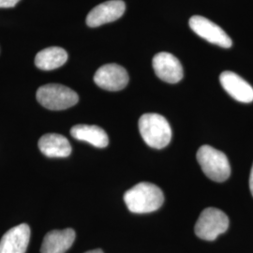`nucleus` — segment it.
I'll list each match as a JSON object with an SVG mask.
<instances>
[{"label":"nucleus","mask_w":253,"mask_h":253,"mask_svg":"<svg viewBox=\"0 0 253 253\" xmlns=\"http://www.w3.org/2000/svg\"><path fill=\"white\" fill-rule=\"evenodd\" d=\"M124 201L130 212L145 214L161 208L164 202V195L163 190L156 185L141 182L126 191Z\"/></svg>","instance_id":"obj_1"},{"label":"nucleus","mask_w":253,"mask_h":253,"mask_svg":"<svg viewBox=\"0 0 253 253\" xmlns=\"http://www.w3.org/2000/svg\"><path fill=\"white\" fill-rule=\"evenodd\" d=\"M139 130L146 145L162 149L172 139V128L166 118L159 114H145L139 119Z\"/></svg>","instance_id":"obj_2"},{"label":"nucleus","mask_w":253,"mask_h":253,"mask_svg":"<svg viewBox=\"0 0 253 253\" xmlns=\"http://www.w3.org/2000/svg\"><path fill=\"white\" fill-rule=\"evenodd\" d=\"M197 161L205 174L211 180L223 182L231 174V166L226 155L210 145L201 146Z\"/></svg>","instance_id":"obj_3"},{"label":"nucleus","mask_w":253,"mask_h":253,"mask_svg":"<svg viewBox=\"0 0 253 253\" xmlns=\"http://www.w3.org/2000/svg\"><path fill=\"white\" fill-rule=\"evenodd\" d=\"M37 100L45 108L59 111L74 106L79 97L73 89L58 84H48L37 91Z\"/></svg>","instance_id":"obj_4"},{"label":"nucleus","mask_w":253,"mask_h":253,"mask_svg":"<svg viewBox=\"0 0 253 253\" xmlns=\"http://www.w3.org/2000/svg\"><path fill=\"white\" fill-rule=\"evenodd\" d=\"M228 227L229 218L226 214L217 208H209L202 211L194 231L201 239L213 241L225 233Z\"/></svg>","instance_id":"obj_5"},{"label":"nucleus","mask_w":253,"mask_h":253,"mask_svg":"<svg viewBox=\"0 0 253 253\" xmlns=\"http://www.w3.org/2000/svg\"><path fill=\"white\" fill-rule=\"evenodd\" d=\"M189 24L194 33L210 43L220 46L222 48H230L233 45L232 40L224 32V30L206 17L199 15L192 16L190 19Z\"/></svg>","instance_id":"obj_6"},{"label":"nucleus","mask_w":253,"mask_h":253,"mask_svg":"<svg viewBox=\"0 0 253 253\" xmlns=\"http://www.w3.org/2000/svg\"><path fill=\"white\" fill-rule=\"evenodd\" d=\"M128 79L126 70L118 64L103 65L94 75L95 84L108 91L122 90L126 87Z\"/></svg>","instance_id":"obj_7"},{"label":"nucleus","mask_w":253,"mask_h":253,"mask_svg":"<svg viewBox=\"0 0 253 253\" xmlns=\"http://www.w3.org/2000/svg\"><path fill=\"white\" fill-rule=\"evenodd\" d=\"M126 10L125 2L122 0H110L96 6L87 14L86 25L90 27H100L104 24L120 18Z\"/></svg>","instance_id":"obj_8"},{"label":"nucleus","mask_w":253,"mask_h":253,"mask_svg":"<svg viewBox=\"0 0 253 253\" xmlns=\"http://www.w3.org/2000/svg\"><path fill=\"white\" fill-rule=\"evenodd\" d=\"M152 65L156 75L163 81L176 84L183 78L182 65L173 54L159 53L154 56Z\"/></svg>","instance_id":"obj_9"},{"label":"nucleus","mask_w":253,"mask_h":253,"mask_svg":"<svg viewBox=\"0 0 253 253\" xmlns=\"http://www.w3.org/2000/svg\"><path fill=\"white\" fill-rule=\"evenodd\" d=\"M219 82L233 99L243 103L253 102V86L236 73L223 72L219 76Z\"/></svg>","instance_id":"obj_10"},{"label":"nucleus","mask_w":253,"mask_h":253,"mask_svg":"<svg viewBox=\"0 0 253 253\" xmlns=\"http://www.w3.org/2000/svg\"><path fill=\"white\" fill-rule=\"evenodd\" d=\"M30 240V228L23 223L9 229L0 240V253H26Z\"/></svg>","instance_id":"obj_11"},{"label":"nucleus","mask_w":253,"mask_h":253,"mask_svg":"<svg viewBox=\"0 0 253 253\" xmlns=\"http://www.w3.org/2000/svg\"><path fill=\"white\" fill-rule=\"evenodd\" d=\"M75 236L74 230L71 228L51 231L43 238L41 253H65L73 246Z\"/></svg>","instance_id":"obj_12"},{"label":"nucleus","mask_w":253,"mask_h":253,"mask_svg":"<svg viewBox=\"0 0 253 253\" xmlns=\"http://www.w3.org/2000/svg\"><path fill=\"white\" fill-rule=\"evenodd\" d=\"M38 145L41 152L48 158H67L72 153L69 140L61 134L49 133L42 136Z\"/></svg>","instance_id":"obj_13"},{"label":"nucleus","mask_w":253,"mask_h":253,"mask_svg":"<svg viewBox=\"0 0 253 253\" xmlns=\"http://www.w3.org/2000/svg\"><path fill=\"white\" fill-rule=\"evenodd\" d=\"M71 134L76 140L87 142L99 148H104L109 144L107 133L100 126L94 125H76L72 127Z\"/></svg>","instance_id":"obj_14"},{"label":"nucleus","mask_w":253,"mask_h":253,"mask_svg":"<svg viewBox=\"0 0 253 253\" xmlns=\"http://www.w3.org/2000/svg\"><path fill=\"white\" fill-rule=\"evenodd\" d=\"M68 60V54L61 47H49L38 53L35 57L37 67L42 71L55 70Z\"/></svg>","instance_id":"obj_15"},{"label":"nucleus","mask_w":253,"mask_h":253,"mask_svg":"<svg viewBox=\"0 0 253 253\" xmlns=\"http://www.w3.org/2000/svg\"><path fill=\"white\" fill-rule=\"evenodd\" d=\"M20 0H0V8H12Z\"/></svg>","instance_id":"obj_16"},{"label":"nucleus","mask_w":253,"mask_h":253,"mask_svg":"<svg viewBox=\"0 0 253 253\" xmlns=\"http://www.w3.org/2000/svg\"><path fill=\"white\" fill-rule=\"evenodd\" d=\"M250 189H251V192L253 196V165L251 171V175H250Z\"/></svg>","instance_id":"obj_17"},{"label":"nucleus","mask_w":253,"mask_h":253,"mask_svg":"<svg viewBox=\"0 0 253 253\" xmlns=\"http://www.w3.org/2000/svg\"><path fill=\"white\" fill-rule=\"evenodd\" d=\"M85 253H103V252L100 249H97V250H93V251H89Z\"/></svg>","instance_id":"obj_18"}]
</instances>
